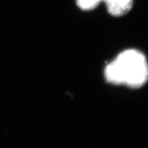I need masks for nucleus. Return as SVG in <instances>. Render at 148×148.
<instances>
[{"label":"nucleus","mask_w":148,"mask_h":148,"mask_svg":"<svg viewBox=\"0 0 148 148\" xmlns=\"http://www.w3.org/2000/svg\"><path fill=\"white\" fill-rule=\"evenodd\" d=\"M104 74L106 81L111 84L139 88L148 81V60L139 50L127 49L106 65Z\"/></svg>","instance_id":"1"},{"label":"nucleus","mask_w":148,"mask_h":148,"mask_svg":"<svg viewBox=\"0 0 148 148\" xmlns=\"http://www.w3.org/2000/svg\"><path fill=\"white\" fill-rule=\"evenodd\" d=\"M76 2L83 11L94 10L101 2H104L109 13L114 16H125L132 10L133 5V0H76Z\"/></svg>","instance_id":"2"}]
</instances>
